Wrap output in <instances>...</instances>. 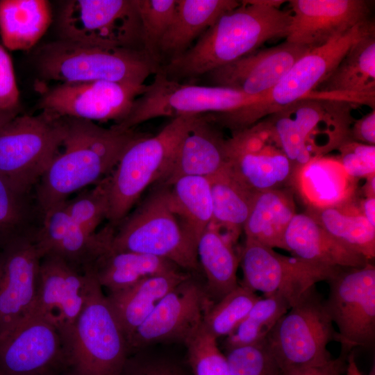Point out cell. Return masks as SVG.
<instances>
[{
	"mask_svg": "<svg viewBox=\"0 0 375 375\" xmlns=\"http://www.w3.org/2000/svg\"><path fill=\"white\" fill-rule=\"evenodd\" d=\"M284 1H242L222 15L181 56L162 71L169 79L195 77L257 50L267 41L286 37L290 11L279 8Z\"/></svg>",
	"mask_w": 375,
	"mask_h": 375,
	"instance_id": "1",
	"label": "cell"
},
{
	"mask_svg": "<svg viewBox=\"0 0 375 375\" xmlns=\"http://www.w3.org/2000/svg\"><path fill=\"white\" fill-rule=\"evenodd\" d=\"M60 149L35 185L33 193L42 213L64 203L73 193L109 175L138 133L93 122L66 117Z\"/></svg>",
	"mask_w": 375,
	"mask_h": 375,
	"instance_id": "2",
	"label": "cell"
},
{
	"mask_svg": "<svg viewBox=\"0 0 375 375\" xmlns=\"http://www.w3.org/2000/svg\"><path fill=\"white\" fill-rule=\"evenodd\" d=\"M352 101L315 92L262 119L294 172L350 139Z\"/></svg>",
	"mask_w": 375,
	"mask_h": 375,
	"instance_id": "3",
	"label": "cell"
},
{
	"mask_svg": "<svg viewBox=\"0 0 375 375\" xmlns=\"http://www.w3.org/2000/svg\"><path fill=\"white\" fill-rule=\"evenodd\" d=\"M84 272L83 307L71 330L61 334L62 375H118L129 356L127 341L94 274L90 269Z\"/></svg>",
	"mask_w": 375,
	"mask_h": 375,
	"instance_id": "4",
	"label": "cell"
},
{
	"mask_svg": "<svg viewBox=\"0 0 375 375\" xmlns=\"http://www.w3.org/2000/svg\"><path fill=\"white\" fill-rule=\"evenodd\" d=\"M40 76L66 82L112 81L142 85L157 63L142 50L100 46L58 39L36 51Z\"/></svg>",
	"mask_w": 375,
	"mask_h": 375,
	"instance_id": "5",
	"label": "cell"
},
{
	"mask_svg": "<svg viewBox=\"0 0 375 375\" xmlns=\"http://www.w3.org/2000/svg\"><path fill=\"white\" fill-rule=\"evenodd\" d=\"M200 115L174 117L153 136L138 133L122 152L108 179L110 224L117 226L153 183L162 182L183 135Z\"/></svg>",
	"mask_w": 375,
	"mask_h": 375,
	"instance_id": "6",
	"label": "cell"
},
{
	"mask_svg": "<svg viewBox=\"0 0 375 375\" xmlns=\"http://www.w3.org/2000/svg\"><path fill=\"white\" fill-rule=\"evenodd\" d=\"M168 186L151 193L115 228L110 247L116 251L154 256L179 268H200L197 243L183 228L167 199Z\"/></svg>",
	"mask_w": 375,
	"mask_h": 375,
	"instance_id": "7",
	"label": "cell"
},
{
	"mask_svg": "<svg viewBox=\"0 0 375 375\" xmlns=\"http://www.w3.org/2000/svg\"><path fill=\"white\" fill-rule=\"evenodd\" d=\"M66 117L42 110L17 115L0 128V176L17 190L31 192L59 151Z\"/></svg>",
	"mask_w": 375,
	"mask_h": 375,
	"instance_id": "8",
	"label": "cell"
},
{
	"mask_svg": "<svg viewBox=\"0 0 375 375\" xmlns=\"http://www.w3.org/2000/svg\"><path fill=\"white\" fill-rule=\"evenodd\" d=\"M325 301L315 285L278 319L265 338L281 372L317 366L331 360L328 344L338 333Z\"/></svg>",
	"mask_w": 375,
	"mask_h": 375,
	"instance_id": "9",
	"label": "cell"
},
{
	"mask_svg": "<svg viewBox=\"0 0 375 375\" xmlns=\"http://www.w3.org/2000/svg\"><path fill=\"white\" fill-rule=\"evenodd\" d=\"M375 32L371 19L355 26L326 44L311 49L298 59L264 99L242 109L237 116L240 129L249 128L285 106L311 97L331 75L350 47Z\"/></svg>",
	"mask_w": 375,
	"mask_h": 375,
	"instance_id": "10",
	"label": "cell"
},
{
	"mask_svg": "<svg viewBox=\"0 0 375 375\" xmlns=\"http://www.w3.org/2000/svg\"><path fill=\"white\" fill-rule=\"evenodd\" d=\"M57 29L59 39L140 49L137 47L141 45L140 23L134 0L66 1Z\"/></svg>",
	"mask_w": 375,
	"mask_h": 375,
	"instance_id": "11",
	"label": "cell"
},
{
	"mask_svg": "<svg viewBox=\"0 0 375 375\" xmlns=\"http://www.w3.org/2000/svg\"><path fill=\"white\" fill-rule=\"evenodd\" d=\"M329 294L325 306L338 327L342 354L356 347H369L375 340V267H340L327 281Z\"/></svg>",
	"mask_w": 375,
	"mask_h": 375,
	"instance_id": "12",
	"label": "cell"
},
{
	"mask_svg": "<svg viewBox=\"0 0 375 375\" xmlns=\"http://www.w3.org/2000/svg\"><path fill=\"white\" fill-rule=\"evenodd\" d=\"M240 262L243 273L241 285L264 295L280 294L292 306L308 289L328 281L340 268L286 256L249 240H245Z\"/></svg>",
	"mask_w": 375,
	"mask_h": 375,
	"instance_id": "13",
	"label": "cell"
},
{
	"mask_svg": "<svg viewBox=\"0 0 375 375\" xmlns=\"http://www.w3.org/2000/svg\"><path fill=\"white\" fill-rule=\"evenodd\" d=\"M65 348L56 322L30 313L0 338V375H62Z\"/></svg>",
	"mask_w": 375,
	"mask_h": 375,
	"instance_id": "14",
	"label": "cell"
},
{
	"mask_svg": "<svg viewBox=\"0 0 375 375\" xmlns=\"http://www.w3.org/2000/svg\"><path fill=\"white\" fill-rule=\"evenodd\" d=\"M147 88L146 84L112 81L61 83L47 90L38 105L60 117L118 124Z\"/></svg>",
	"mask_w": 375,
	"mask_h": 375,
	"instance_id": "15",
	"label": "cell"
},
{
	"mask_svg": "<svg viewBox=\"0 0 375 375\" xmlns=\"http://www.w3.org/2000/svg\"><path fill=\"white\" fill-rule=\"evenodd\" d=\"M226 147L228 172L251 194L291 183L292 164L261 121L233 133Z\"/></svg>",
	"mask_w": 375,
	"mask_h": 375,
	"instance_id": "16",
	"label": "cell"
},
{
	"mask_svg": "<svg viewBox=\"0 0 375 375\" xmlns=\"http://www.w3.org/2000/svg\"><path fill=\"white\" fill-rule=\"evenodd\" d=\"M213 303L206 291L190 276L167 293L131 335L127 341L129 355L156 344H185Z\"/></svg>",
	"mask_w": 375,
	"mask_h": 375,
	"instance_id": "17",
	"label": "cell"
},
{
	"mask_svg": "<svg viewBox=\"0 0 375 375\" xmlns=\"http://www.w3.org/2000/svg\"><path fill=\"white\" fill-rule=\"evenodd\" d=\"M41 258L31 238L0 248V338L31 312Z\"/></svg>",
	"mask_w": 375,
	"mask_h": 375,
	"instance_id": "18",
	"label": "cell"
},
{
	"mask_svg": "<svg viewBox=\"0 0 375 375\" xmlns=\"http://www.w3.org/2000/svg\"><path fill=\"white\" fill-rule=\"evenodd\" d=\"M286 41L313 49L369 19L364 0H291Z\"/></svg>",
	"mask_w": 375,
	"mask_h": 375,
	"instance_id": "19",
	"label": "cell"
},
{
	"mask_svg": "<svg viewBox=\"0 0 375 375\" xmlns=\"http://www.w3.org/2000/svg\"><path fill=\"white\" fill-rule=\"evenodd\" d=\"M309 50L306 46L285 40L276 46L256 50L207 74L214 86L252 96H265Z\"/></svg>",
	"mask_w": 375,
	"mask_h": 375,
	"instance_id": "20",
	"label": "cell"
},
{
	"mask_svg": "<svg viewBox=\"0 0 375 375\" xmlns=\"http://www.w3.org/2000/svg\"><path fill=\"white\" fill-rule=\"evenodd\" d=\"M214 124L208 115L197 117L179 142L162 185L186 176L211 178L227 168L226 139Z\"/></svg>",
	"mask_w": 375,
	"mask_h": 375,
	"instance_id": "21",
	"label": "cell"
},
{
	"mask_svg": "<svg viewBox=\"0 0 375 375\" xmlns=\"http://www.w3.org/2000/svg\"><path fill=\"white\" fill-rule=\"evenodd\" d=\"M356 179L338 158L319 156L295 170L291 183L310 209L345 208L355 204Z\"/></svg>",
	"mask_w": 375,
	"mask_h": 375,
	"instance_id": "22",
	"label": "cell"
},
{
	"mask_svg": "<svg viewBox=\"0 0 375 375\" xmlns=\"http://www.w3.org/2000/svg\"><path fill=\"white\" fill-rule=\"evenodd\" d=\"M283 245L294 257L331 267H361L372 262L332 236L306 212L294 216Z\"/></svg>",
	"mask_w": 375,
	"mask_h": 375,
	"instance_id": "23",
	"label": "cell"
},
{
	"mask_svg": "<svg viewBox=\"0 0 375 375\" xmlns=\"http://www.w3.org/2000/svg\"><path fill=\"white\" fill-rule=\"evenodd\" d=\"M190 276L180 270L152 276L106 295L126 341L147 319L158 302Z\"/></svg>",
	"mask_w": 375,
	"mask_h": 375,
	"instance_id": "24",
	"label": "cell"
},
{
	"mask_svg": "<svg viewBox=\"0 0 375 375\" xmlns=\"http://www.w3.org/2000/svg\"><path fill=\"white\" fill-rule=\"evenodd\" d=\"M240 3L236 0H176L172 21L160 43V56L171 59L181 56L221 15Z\"/></svg>",
	"mask_w": 375,
	"mask_h": 375,
	"instance_id": "25",
	"label": "cell"
},
{
	"mask_svg": "<svg viewBox=\"0 0 375 375\" xmlns=\"http://www.w3.org/2000/svg\"><path fill=\"white\" fill-rule=\"evenodd\" d=\"M315 92L357 97L374 105L375 32L356 42Z\"/></svg>",
	"mask_w": 375,
	"mask_h": 375,
	"instance_id": "26",
	"label": "cell"
},
{
	"mask_svg": "<svg viewBox=\"0 0 375 375\" xmlns=\"http://www.w3.org/2000/svg\"><path fill=\"white\" fill-rule=\"evenodd\" d=\"M110 241L88 268L108 293L125 289L145 278L180 269L171 261L154 256L114 250Z\"/></svg>",
	"mask_w": 375,
	"mask_h": 375,
	"instance_id": "27",
	"label": "cell"
},
{
	"mask_svg": "<svg viewBox=\"0 0 375 375\" xmlns=\"http://www.w3.org/2000/svg\"><path fill=\"white\" fill-rule=\"evenodd\" d=\"M296 214L292 189L281 188L255 194L243 227L245 240L284 249V235Z\"/></svg>",
	"mask_w": 375,
	"mask_h": 375,
	"instance_id": "28",
	"label": "cell"
},
{
	"mask_svg": "<svg viewBox=\"0 0 375 375\" xmlns=\"http://www.w3.org/2000/svg\"><path fill=\"white\" fill-rule=\"evenodd\" d=\"M51 22L46 0H1L0 35L11 51L28 50L42 38Z\"/></svg>",
	"mask_w": 375,
	"mask_h": 375,
	"instance_id": "29",
	"label": "cell"
},
{
	"mask_svg": "<svg viewBox=\"0 0 375 375\" xmlns=\"http://www.w3.org/2000/svg\"><path fill=\"white\" fill-rule=\"evenodd\" d=\"M197 253L206 278V291L212 301L217 302L238 286L240 258L234 246L212 224L198 239Z\"/></svg>",
	"mask_w": 375,
	"mask_h": 375,
	"instance_id": "30",
	"label": "cell"
},
{
	"mask_svg": "<svg viewBox=\"0 0 375 375\" xmlns=\"http://www.w3.org/2000/svg\"><path fill=\"white\" fill-rule=\"evenodd\" d=\"M169 206L183 228L196 242L212 222L210 178L186 176L176 179L167 190Z\"/></svg>",
	"mask_w": 375,
	"mask_h": 375,
	"instance_id": "31",
	"label": "cell"
},
{
	"mask_svg": "<svg viewBox=\"0 0 375 375\" xmlns=\"http://www.w3.org/2000/svg\"><path fill=\"white\" fill-rule=\"evenodd\" d=\"M212 224L233 246L249 216L254 194L244 188L225 169L210 178Z\"/></svg>",
	"mask_w": 375,
	"mask_h": 375,
	"instance_id": "32",
	"label": "cell"
},
{
	"mask_svg": "<svg viewBox=\"0 0 375 375\" xmlns=\"http://www.w3.org/2000/svg\"><path fill=\"white\" fill-rule=\"evenodd\" d=\"M306 212L338 240L369 261L374 258L375 227L360 213L358 203L342 208H308Z\"/></svg>",
	"mask_w": 375,
	"mask_h": 375,
	"instance_id": "33",
	"label": "cell"
},
{
	"mask_svg": "<svg viewBox=\"0 0 375 375\" xmlns=\"http://www.w3.org/2000/svg\"><path fill=\"white\" fill-rule=\"evenodd\" d=\"M42 217L33 194L17 190L0 176V248L18 238L35 240Z\"/></svg>",
	"mask_w": 375,
	"mask_h": 375,
	"instance_id": "34",
	"label": "cell"
},
{
	"mask_svg": "<svg viewBox=\"0 0 375 375\" xmlns=\"http://www.w3.org/2000/svg\"><path fill=\"white\" fill-rule=\"evenodd\" d=\"M291 306L286 299L278 294L260 297L238 327L226 337V349L262 341Z\"/></svg>",
	"mask_w": 375,
	"mask_h": 375,
	"instance_id": "35",
	"label": "cell"
},
{
	"mask_svg": "<svg viewBox=\"0 0 375 375\" xmlns=\"http://www.w3.org/2000/svg\"><path fill=\"white\" fill-rule=\"evenodd\" d=\"M259 298L256 292L238 285L208 308L203 325L217 340L226 338L238 327Z\"/></svg>",
	"mask_w": 375,
	"mask_h": 375,
	"instance_id": "36",
	"label": "cell"
},
{
	"mask_svg": "<svg viewBox=\"0 0 375 375\" xmlns=\"http://www.w3.org/2000/svg\"><path fill=\"white\" fill-rule=\"evenodd\" d=\"M69 266V264L56 256L47 255L41 258L35 298L31 313L56 322L65 293L66 274Z\"/></svg>",
	"mask_w": 375,
	"mask_h": 375,
	"instance_id": "37",
	"label": "cell"
},
{
	"mask_svg": "<svg viewBox=\"0 0 375 375\" xmlns=\"http://www.w3.org/2000/svg\"><path fill=\"white\" fill-rule=\"evenodd\" d=\"M176 0H134L140 23V42L144 53L159 61L160 43L174 17Z\"/></svg>",
	"mask_w": 375,
	"mask_h": 375,
	"instance_id": "38",
	"label": "cell"
},
{
	"mask_svg": "<svg viewBox=\"0 0 375 375\" xmlns=\"http://www.w3.org/2000/svg\"><path fill=\"white\" fill-rule=\"evenodd\" d=\"M185 344L188 361L194 375H232L217 339L203 324Z\"/></svg>",
	"mask_w": 375,
	"mask_h": 375,
	"instance_id": "39",
	"label": "cell"
},
{
	"mask_svg": "<svg viewBox=\"0 0 375 375\" xmlns=\"http://www.w3.org/2000/svg\"><path fill=\"white\" fill-rule=\"evenodd\" d=\"M72 222L90 233L97 228L108 212L107 176L87 190L65 203Z\"/></svg>",
	"mask_w": 375,
	"mask_h": 375,
	"instance_id": "40",
	"label": "cell"
},
{
	"mask_svg": "<svg viewBox=\"0 0 375 375\" xmlns=\"http://www.w3.org/2000/svg\"><path fill=\"white\" fill-rule=\"evenodd\" d=\"M232 375H281V370L265 339L227 350L225 355Z\"/></svg>",
	"mask_w": 375,
	"mask_h": 375,
	"instance_id": "41",
	"label": "cell"
},
{
	"mask_svg": "<svg viewBox=\"0 0 375 375\" xmlns=\"http://www.w3.org/2000/svg\"><path fill=\"white\" fill-rule=\"evenodd\" d=\"M65 203L43 214L40 227L35 238V244L42 258L54 250L73 224Z\"/></svg>",
	"mask_w": 375,
	"mask_h": 375,
	"instance_id": "42",
	"label": "cell"
},
{
	"mask_svg": "<svg viewBox=\"0 0 375 375\" xmlns=\"http://www.w3.org/2000/svg\"><path fill=\"white\" fill-rule=\"evenodd\" d=\"M338 149V158L351 178L358 180L375 174V145L348 140Z\"/></svg>",
	"mask_w": 375,
	"mask_h": 375,
	"instance_id": "43",
	"label": "cell"
},
{
	"mask_svg": "<svg viewBox=\"0 0 375 375\" xmlns=\"http://www.w3.org/2000/svg\"><path fill=\"white\" fill-rule=\"evenodd\" d=\"M118 375H184L170 361L149 355L145 349L130 354Z\"/></svg>",
	"mask_w": 375,
	"mask_h": 375,
	"instance_id": "44",
	"label": "cell"
},
{
	"mask_svg": "<svg viewBox=\"0 0 375 375\" xmlns=\"http://www.w3.org/2000/svg\"><path fill=\"white\" fill-rule=\"evenodd\" d=\"M0 110H20L19 92L12 62L10 55L1 44H0Z\"/></svg>",
	"mask_w": 375,
	"mask_h": 375,
	"instance_id": "45",
	"label": "cell"
},
{
	"mask_svg": "<svg viewBox=\"0 0 375 375\" xmlns=\"http://www.w3.org/2000/svg\"><path fill=\"white\" fill-rule=\"evenodd\" d=\"M349 138L350 140L358 142L369 145L375 144L374 108L352 123Z\"/></svg>",
	"mask_w": 375,
	"mask_h": 375,
	"instance_id": "46",
	"label": "cell"
},
{
	"mask_svg": "<svg viewBox=\"0 0 375 375\" xmlns=\"http://www.w3.org/2000/svg\"><path fill=\"white\" fill-rule=\"evenodd\" d=\"M346 357L347 356L342 354L325 364L281 372V375H342L346 371Z\"/></svg>",
	"mask_w": 375,
	"mask_h": 375,
	"instance_id": "47",
	"label": "cell"
},
{
	"mask_svg": "<svg viewBox=\"0 0 375 375\" xmlns=\"http://www.w3.org/2000/svg\"><path fill=\"white\" fill-rule=\"evenodd\" d=\"M360 213L375 227V197H365L358 203Z\"/></svg>",
	"mask_w": 375,
	"mask_h": 375,
	"instance_id": "48",
	"label": "cell"
},
{
	"mask_svg": "<svg viewBox=\"0 0 375 375\" xmlns=\"http://www.w3.org/2000/svg\"><path fill=\"white\" fill-rule=\"evenodd\" d=\"M362 191L365 197H375V174L365 178Z\"/></svg>",
	"mask_w": 375,
	"mask_h": 375,
	"instance_id": "49",
	"label": "cell"
},
{
	"mask_svg": "<svg viewBox=\"0 0 375 375\" xmlns=\"http://www.w3.org/2000/svg\"><path fill=\"white\" fill-rule=\"evenodd\" d=\"M346 375H362L355 360L354 354L349 353L347 357Z\"/></svg>",
	"mask_w": 375,
	"mask_h": 375,
	"instance_id": "50",
	"label": "cell"
},
{
	"mask_svg": "<svg viewBox=\"0 0 375 375\" xmlns=\"http://www.w3.org/2000/svg\"><path fill=\"white\" fill-rule=\"evenodd\" d=\"M20 110H0V128L19 115Z\"/></svg>",
	"mask_w": 375,
	"mask_h": 375,
	"instance_id": "51",
	"label": "cell"
}]
</instances>
